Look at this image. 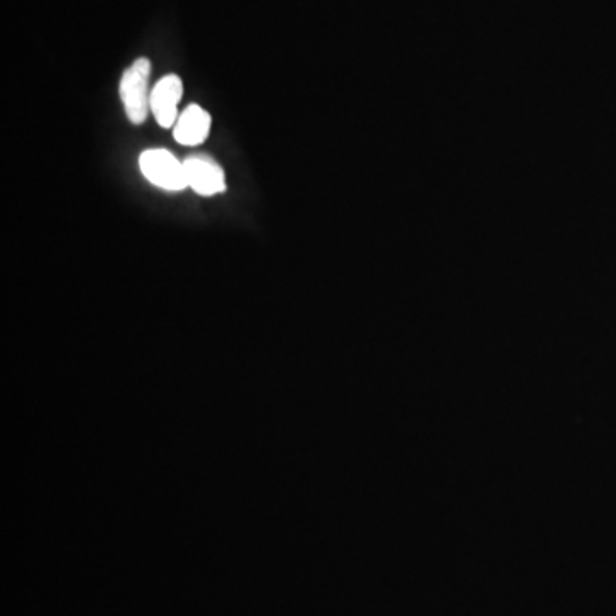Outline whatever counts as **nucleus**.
I'll list each match as a JSON object with an SVG mask.
<instances>
[{
	"label": "nucleus",
	"instance_id": "f257e3e1",
	"mask_svg": "<svg viewBox=\"0 0 616 616\" xmlns=\"http://www.w3.org/2000/svg\"><path fill=\"white\" fill-rule=\"evenodd\" d=\"M151 62L146 57L137 59L131 67H127L120 81V98L124 103L125 115L132 124H144L151 112Z\"/></svg>",
	"mask_w": 616,
	"mask_h": 616
},
{
	"label": "nucleus",
	"instance_id": "f03ea898",
	"mask_svg": "<svg viewBox=\"0 0 616 616\" xmlns=\"http://www.w3.org/2000/svg\"><path fill=\"white\" fill-rule=\"evenodd\" d=\"M139 166L144 177L151 184L168 190V192H180L187 189V175H185L184 161L177 160L166 149H148L141 154Z\"/></svg>",
	"mask_w": 616,
	"mask_h": 616
},
{
	"label": "nucleus",
	"instance_id": "7ed1b4c3",
	"mask_svg": "<svg viewBox=\"0 0 616 616\" xmlns=\"http://www.w3.org/2000/svg\"><path fill=\"white\" fill-rule=\"evenodd\" d=\"M187 184L196 194L204 197L225 192V172L213 158L206 154H192L184 161Z\"/></svg>",
	"mask_w": 616,
	"mask_h": 616
},
{
	"label": "nucleus",
	"instance_id": "20e7f679",
	"mask_svg": "<svg viewBox=\"0 0 616 616\" xmlns=\"http://www.w3.org/2000/svg\"><path fill=\"white\" fill-rule=\"evenodd\" d=\"M182 95H184V84L175 74L161 77L151 91V112L163 129H172L177 124L180 117L178 103L182 100Z\"/></svg>",
	"mask_w": 616,
	"mask_h": 616
},
{
	"label": "nucleus",
	"instance_id": "39448f33",
	"mask_svg": "<svg viewBox=\"0 0 616 616\" xmlns=\"http://www.w3.org/2000/svg\"><path fill=\"white\" fill-rule=\"evenodd\" d=\"M211 129V115L197 105H190L180 113L173 127V137L182 146H199L206 141Z\"/></svg>",
	"mask_w": 616,
	"mask_h": 616
}]
</instances>
